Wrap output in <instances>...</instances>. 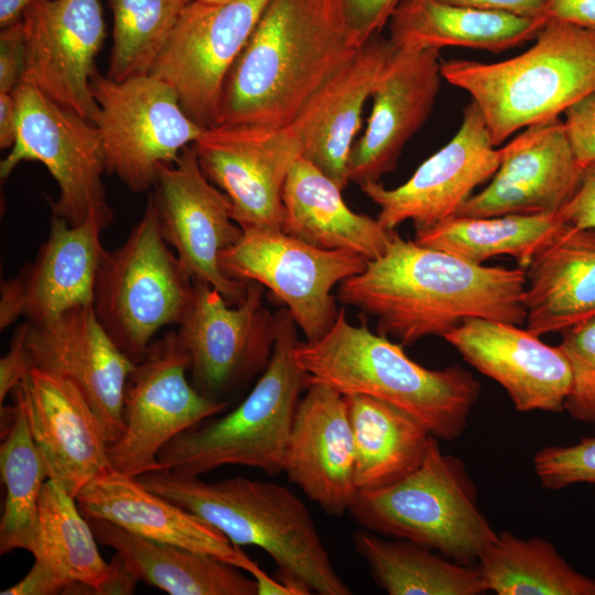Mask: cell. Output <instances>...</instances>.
I'll list each match as a JSON object with an SVG mask.
<instances>
[{"mask_svg":"<svg viewBox=\"0 0 595 595\" xmlns=\"http://www.w3.org/2000/svg\"><path fill=\"white\" fill-rule=\"evenodd\" d=\"M526 271L485 267L402 239L338 284L337 300L377 320L378 333L402 346L444 336L464 320L526 322Z\"/></svg>","mask_w":595,"mask_h":595,"instance_id":"cell-1","label":"cell"},{"mask_svg":"<svg viewBox=\"0 0 595 595\" xmlns=\"http://www.w3.org/2000/svg\"><path fill=\"white\" fill-rule=\"evenodd\" d=\"M360 47L339 0H270L224 82L214 126H289Z\"/></svg>","mask_w":595,"mask_h":595,"instance_id":"cell-2","label":"cell"},{"mask_svg":"<svg viewBox=\"0 0 595 595\" xmlns=\"http://www.w3.org/2000/svg\"><path fill=\"white\" fill-rule=\"evenodd\" d=\"M201 517L237 547L262 549L275 563V577L300 595H349L333 566L305 504L288 487L245 477L205 482L158 468L137 477Z\"/></svg>","mask_w":595,"mask_h":595,"instance_id":"cell-3","label":"cell"},{"mask_svg":"<svg viewBox=\"0 0 595 595\" xmlns=\"http://www.w3.org/2000/svg\"><path fill=\"white\" fill-rule=\"evenodd\" d=\"M294 357L307 386L323 383L343 394L380 399L416 419L437 440L462 435L480 390L464 368L428 369L400 343L349 323L344 309L323 337L299 342Z\"/></svg>","mask_w":595,"mask_h":595,"instance_id":"cell-4","label":"cell"},{"mask_svg":"<svg viewBox=\"0 0 595 595\" xmlns=\"http://www.w3.org/2000/svg\"><path fill=\"white\" fill-rule=\"evenodd\" d=\"M526 52L497 63L442 61V77L479 107L491 142L559 118L595 91V32L548 20Z\"/></svg>","mask_w":595,"mask_h":595,"instance_id":"cell-5","label":"cell"},{"mask_svg":"<svg viewBox=\"0 0 595 595\" xmlns=\"http://www.w3.org/2000/svg\"><path fill=\"white\" fill-rule=\"evenodd\" d=\"M295 322L286 309L275 315V338L261 377L232 411L182 432L159 454L161 468L197 476L227 465L284 472L289 436L306 376L296 364Z\"/></svg>","mask_w":595,"mask_h":595,"instance_id":"cell-6","label":"cell"},{"mask_svg":"<svg viewBox=\"0 0 595 595\" xmlns=\"http://www.w3.org/2000/svg\"><path fill=\"white\" fill-rule=\"evenodd\" d=\"M368 531L405 539L470 565L498 533L480 512L462 462L431 435L420 466L389 486L359 490L348 509Z\"/></svg>","mask_w":595,"mask_h":595,"instance_id":"cell-7","label":"cell"},{"mask_svg":"<svg viewBox=\"0 0 595 595\" xmlns=\"http://www.w3.org/2000/svg\"><path fill=\"white\" fill-rule=\"evenodd\" d=\"M193 286V279L162 235L149 194L143 215L128 238L106 251L95 285V314L116 345L136 363L163 326L177 324Z\"/></svg>","mask_w":595,"mask_h":595,"instance_id":"cell-8","label":"cell"},{"mask_svg":"<svg viewBox=\"0 0 595 595\" xmlns=\"http://www.w3.org/2000/svg\"><path fill=\"white\" fill-rule=\"evenodd\" d=\"M90 88L106 172L132 193L150 192L160 167L176 162L205 129L183 110L175 90L151 74L117 82L97 71Z\"/></svg>","mask_w":595,"mask_h":595,"instance_id":"cell-9","label":"cell"},{"mask_svg":"<svg viewBox=\"0 0 595 595\" xmlns=\"http://www.w3.org/2000/svg\"><path fill=\"white\" fill-rule=\"evenodd\" d=\"M190 368L188 351L176 332L153 340L134 363L123 391L125 430L108 446L115 470L138 477L161 468L159 454L170 441L227 409L226 401L190 385Z\"/></svg>","mask_w":595,"mask_h":595,"instance_id":"cell-10","label":"cell"},{"mask_svg":"<svg viewBox=\"0 0 595 595\" xmlns=\"http://www.w3.org/2000/svg\"><path fill=\"white\" fill-rule=\"evenodd\" d=\"M12 94L18 131L13 147L0 162L1 180L19 163L36 161L58 187L57 198L51 201L52 215L76 226L90 210L110 208L102 182L106 161L98 128L31 85L20 83Z\"/></svg>","mask_w":595,"mask_h":595,"instance_id":"cell-11","label":"cell"},{"mask_svg":"<svg viewBox=\"0 0 595 595\" xmlns=\"http://www.w3.org/2000/svg\"><path fill=\"white\" fill-rule=\"evenodd\" d=\"M368 260L346 250H325L282 229H244L238 242L219 257L231 279L268 288L292 315L305 342L333 326L338 311L332 290L364 271Z\"/></svg>","mask_w":595,"mask_h":595,"instance_id":"cell-12","label":"cell"},{"mask_svg":"<svg viewBox=\"0 0 595 595\" xmlns=\"http://www.w3.org/2000/svg\"><path fill=\"white\" fill-rule=\"evenodd\" d=\"M263 288L248 282L244 299L232 305L212 285L194 281L176 333L188 351L195 388L204 396L226 401L224 397L267 367L275 316L263 307Z\"/></svg>","mask_w":595,"mask_h":595,"instance_id":"cell-13","label":"cell"},{"mask_svg":"<svg viewBox=\"0 0 595 595\" xmlns=\"http://www.w3.org/2000/svg\"><path fill=\"white\" fill-rule=\"evenodd\" d=\"M270 0H193L183 10L150 74L169 84L187 116L215 125L224 82Z\"/></svg>","mask_w":595,"mask_h":595,"instance_id":"cell-14","label":"cell"},{"mask_svg":"<svg viewBox=\"0 0 595 595\" xmlns=\"http://www.w3.org/2000/svg\"><path fill=\"white\" fill-rule=\"evenodd\" d=\"M150 195L162 235L187 274L212 285L229 304H238L248 283L229 278L219 257L238 242L242 229L232 218L228 196L203 173L193 144L176 162L160 167Z\"/></svg>","mask_w":595,"mask_h":595,"instance_id":"cell-15","label":"cell"},{"mask_svg":"<svg viewBox=\"0 0 595 595\" xmlns=\"http://www.w3.org/2000/svg\"><path fill=\"white\" fill-rule=\"evenodd\" d=\"M193 148L203 173L230 199L242 230L282 229L283 186L302 156L288 126L216 125L205 128Z\"/></svg>","mask_w":595,"mask_h":595,"instance_id":"cell-16","label":"cell"},{"mask_svg":"<svg viewBox=\"0 0 595 595\" xmlns=\"http://www.w3.org/2000/svg\"><path fill=\"white\" fill-rule=\"evenodd\" d=\"M23 84L93 122L90 83L106 37L99 0H33L22 13Z\"/></svg>","mask_w":595,"mask_h":595,"instance_id":"cell-17","label":"cell"},{"mask_svg":"<svg viewBox=\"0 0 595 595\" xmlns=\"http://www.w3.org/2000/svg\"><path fill=\"white\" fill-rule=\"evenodd\" d=\"M500 149L493 144L483 113L472 100L463 110L458 131L425 160L402 185L387 188L379 182L360 186L379 207L378 221L389 230L411 220L415 230L455 216L472 192L494 176Z\"/></svg>","mask_w":595,"mask_h":595,"instance_id":"cell-18","label":"cell"},{"mask_svg":"<svg viewBox=\"0 0 595 595\" xmlns=\"http://www.w3.org/2000/svg\"><path fill=\"white\" fill-rule=\"evenodd\" d=\"M30 368L60 375L78 387L99 418L109 445L125 430L123 391L132 361L111 339L93 305H80L42 323L26 321Z\"/></svg>","mask_w":595,"mask_h":595,"instance_id":"cell-19","label":"cell"},{"mask_svg":"<svg viewBox=\"0 0 595 595\" xmlns=\"http://www.w3.org/2000/svg\"><path fill=\"white\" fill-rule=\"evenodd\" d=\"M12 392L25 414L48 479L76 498L91 479L111 468L102 424L71 380L30 368Z\"/></svg>","mask_w":595,"mask_h":595,"instance_id":"cell-20","label":"cell"},{"mask_svg":"<svg viewBox=\"0 0 595 595\" xmlns=\"http://www.w3.org/2000/svg\"><path fill=\"white\" fill-rule=\"evenodd\" d=\"M583 170L563 120L529 126L500 149L491 182L467 198L455 216L558 214L575 194Z\"/></svg>","mask_w":595,"mask_h":595,"instance_id":"cell-21","label":"cell"},{"mask_svg":"<svg viewBox=\"0 0 595 595\" xmlns=\"http://www.w3.org/2000/svg\"><path fill=\"white\" fill-rule=\"evenodd\" d=\"M479 372L497 381L521 412L564 410L572 382L569 360L528 328L480 317L443 336Z\"/></svg>","mask_w":595,"mask_h":595,"instance_id":"cell-22","label":"cell"},{"mask_svg":"<svg viewBox=\"0 0 595 595\" xmlns=\"http://www.w3.org/2000/svg\"><path fill=\"white\" fill-rule=\"evenodd\" d=\"M441 64L440 50L396 48L372 90L367 128L350 150L349 183L378 182L396 167L405 143L432 111Z\"/></svg>","mask_w":595,"mask_h":595,"instance_id":"cell-23","label":"cell"},{"mask_svg":"<svg viewBox=\"0 0 595 595\" xmlns=\"http://www.w3.org/2000/svg\"><path fill=\"white\" fill-rule=\"evenodd\" d=\"M284 473L327 515L348 512L358 488L353 432L343 393L323 383L307 386L294 414Z\"/></svg>","mask_w":595,"mask_h":595,"instance_id":"cell-24","label":"cell"},{"mask_svg":"<svg viewBox=\"0 0 595 595\" xmlns=\"http://www.w3.org/2000/svg\"><path fill=\"white\" fill-rule=\"evenodd\" d=\"M394 51L389 39L370 37L315 90L288 126L301 144L302 158L342 190L349 183L348 158L365 102Z\"/></svg>","mask_w":595,"mask_h":595,"instance_id":"cell-25","label":"cell"},{"mask_svg":"<svg viewBox=\"0 0 595 595\" xmlns=\"http://www.w3.org/2000/svg\"><path fill=\"white\" fill-rule=\"evenodd\" d=\"M87 519H100L134 534L216 556L249 573L264 571L214 526L112 467L76 496Z\"/></svg>","mask_w":595,"mask_h":595,"instance_id":"cell-26","label":"cell"},{"mask_svg":"<svg viewBox=\"0 0 595 595\" xmlns=\"http://www.w3.org/2000/svg\"><path fill=\"white\" fill-rule=\"evenodd\" d=\"M112 218L111 208L93 209L82 224L72 226L52 215L47 239L19 274L26 321L42 324L76 306L93 305L106 255L101 232Z\"/></svg>","mask_w":595,"mask_h":595,"instance_id":"cell-27","label":"cell"},{"mask_svg":"<svg viewBox=\"0 0 595 595\" xmlns=\"http://www.w3.org/2000/svg\"><path fill=\"white\" fill-rule=\"evenodd\" d=\"M526 324L538 336L595 317V229L565 225L526 270Z\"/></svg>","mask_w":595,"mask_h":595,"instance_id":"cell-28","label":"cell"},{"mask_svg":"<svg viewBox=\"0 0 595 595\" xmlns=\"http://www.w3.org/2000/svg\"><path fill=\"white\" fill-rule=\"evenodd\" d=\"M342 188L317 166L300 158L285 180L282 230L325 250H346L368 261L382 256L396 230L353 212Z\"/></svg>","mask_w":595,"mask_h":595,"instance_id":"cell-29","label":"cell"},{"mask_svg":"<svg viewBox=\"0 0 595 595\" xmlns=\"http://www.w3.org/2000/svg\"><path fill=\"white\" fill-rule=\"evenodd\" d=\"M88 520L98 543L111 548L138 581L171 595H258L252 576L216 556Z\"/></svg>","mask_w":595,"mask_h":595,"instance_id":"cell-30","label":"cell"},{"mask_svg":"<svg viewBox=\"0 0 595 595\" xmlns=\"http://www.w3.org/2000/svg\"><path fill=\"white\" fill-rule=\"evenodd\" d=\"M545 22L435 0H402L389 21V40L407 51L462 46L498 53L534 40Z\"/></svg>","mask_w":595,"mask_h":595,"instance_id":"cell-31","label":"cell"},{"mask_svg":"<svg viewBox=\"0 0 595 595\" xmlns=\"http://www.w3.org/2000/svg\"><path fill=\"white\" fill-rule=\"evenodd\" d=\"M344 396L353 432L358 491L394 484L420 466L431 434L416 419L377 398Z\"/></svg>","mask_w":595,"mask_h":595,"instance_id":"cell-32","label":"cell"},{"mask_svg":"<svg viewBox=\"0 0 595 595\" xmlns=\"http://www.w3.org/2000/svg\"><path fill=\"white\" fill-rule=\"evenodd\" d=\"M89 520L76 498L60 483L46 479L39 501L37 523L29 552L68 585L102 594L112 571L97 547Z\"/></svg>","mask_w":595,"mask_h":595,"instance_id":"cell-33","label":"cell"},{"mask_svg":"<svg viewBox=\"0 0 595 595\" xmlns=\"http://www.w3.org/2000/svg\"><path fill=\"white\" fill-rule=\"evenodd\" d=\"M565 225L559 213L453 216L432 227L415 230L414 241L474 264L507 255L527 269Z\"/></svg>","mask_w":595,"mask_h":595,"instance_id":"cell-34","label":"cell"},{"mask_svg":"<svg viewBox=\"0 0 595 595\" xmlns=\"http://www.w3.org/2000/svg\"><path fill=\"white\" fill-rule=\"evenodd\" d=\"M356 552L375 582L390 595H478L487 587L477 567L448 561L431 549L405 540H385L359 529L353 533Z\"/></svg>","mask_w":595,"mask_h":595,"instance_id":"cell-35","label":"cell"},{"mask_svg":"<svg viewBox=\"0 0 595 595\" xmlns=\"http://www.w3.org/2000/svg\"><path fill=\"white\" fill-rule=\"evenodd\" d=\"M476 566L498 595H595V580L575 571L547 540L498 533Z\"/></svg>","mask_w":595,"mask_h":595,"instance_id":"cell-36","label":"cell"},{"mask_svg":"<svg viewBox=\"0 0 595 595\" xmlns=\"http://www.w3.org/2000/svg\"><path fill=\"white\" fill-rule=\"evenodd\" d=\"M9 424L0 446V472L6 498L0 521V553L29 551L36 530L39 501L48 479L22 408H3Z\"/></svg>","mask_w":595,"mask_h":595,"instance_id":"cell-37","label":"cell"},{"mask_svg":"<svg viewBox=\"0 0 595 595\" xmlns=\"http://www.w3.org/2000/svg\"><path fill=\"white\" fill-rule=\"evenodd\" d=\"M193 0H108L113 17L106 76L121 82L150 74L183 10Z\"/></svg>","mask_w":595,"mask_h":595,"instance_id":"cell-38","label":"cell"},{"mask_svg":"<svg viewBox=\"0 0 595 595\" xmlns=\"http://www.w3.org/2000/svg\"><path fill=\"white\" fill-rule=\"evenodd\" d=\"M572 382L564 410L582 422L595 423V317L562 332Z\"/></svg>","mask_w":595,"mask_h":595,"instance_id":"cell-39","label":"cell"},{"mask_svg":"<svg viewBox=\"0 0 595 595\" xmlns=\"http://www.w3.org/2000/svg\"><path fill=\"white\" fill-rule=\"evenodd\" d=\"M533 467L547 489L576 484L595 485V436L570 446H547L538 451Z\"/></svg>","mask_w":595,"mask_h":595,"instance_id":"cell-40","label":"cell"},{"mask_svg":"<svg viewBox=\"0 0 595 595\" xmlns=\"http://www.w3.org/2000/svg\"><path fill=\"white\" fill-rule=\"evenodd\" d=\"M346 25L363 46L370 37L380 34L402 0H339Z\"/></svg>","mask_w":595,"mask_h":595,"instance_id":"cell-41","label":"cell"},{"mask_svg":"<svg viewBox=\"0 0 595 595\" xmlns=\"http://www.w3.org/2000/svg\"><path fill=\"white\" fill-rule=\"evenodd\" d=\"M564 128L578 165L595 162V91L564 112Z\"/></svg>","mask_w":595,"mask_h":595,"instance_id":"cell-42","label":"cell"},{"mask_svg":"<svg viewBox=\"0 0 595 595\" xmlns=\"http://www.w3.org/2000/svg\"><path fill=\"white\" fill-rule=\"evenodd\" d=\"M24 64V32L22 20L1 28L0 93H12L21 82Z\"/></svg>","mask_w":595,"mask_h":595,"instance_id":"cell-43","label":"cell"},{"mask_svg":"<svg viewBox=\"0 0 595 595\" xmlns=\"http://www.w3.org/2000/svg\"><path fill=\"white\" fill-rule=\"evenodd\" d=\"M559 214L566 225L595 229V162L584 167L575 194Z\"/></svg>","mask_w":595,"mask_h":595,"instance_id":"cell-44","label":"cell"},{"mask_svg":"<svg viewBox=\"0 0 595 595\" xmlns=\"http://www.w3.org/2000/svg\"><path fill=\"white\" fill-rule=\"evenodd\" d=\"M26 322L19 325L10 342L6 356L0 360V403L13 391L17 385L28 372L29 367L24 353V335Z\"/></svg>","mask_w":595,"mask_h":595,"instance_id":"cell-45","label":"cell"},{"mask_svg":"<svg viewBox=\"0 0 595 595\" xmlns=\"http://www.w3.org/2000/svg\"><path fill=\"white\" fill-rule=\"evenodd\" d=\"M68 585L44 563L36 561L29 573L1 595H55L66 594Z\"/></svg>","mask_w":595,"mask_h":595,"instance_id":"cell-46","label":"cell"},{"mask_svg":"<svg viewBox=\"0 0 595 595\" xmlns=\"http://www.w3.org/2000/svg\"><path fill=\"white\" fill-rule=\"evenodd\" d=\"M545 19L595 32V0H548Z\"/></svg>","mask_w":595,"mask_h":595,"instance_id":"cell-47","label":"cell"},{"mask_svg":"<svg viewBox=\"0 0 595 595\" xmlns=\"http://www.w3.org/2000/svg\"><path fill=\"white\" fill-rule=\"evenodd\" d=\"M444 3L480 10L506 12L516 15L545 19L548 0H435Z\"/></svg>","mask_w":595,"mask_h":595,"instance_id":"cell-48","label":"cell"},{"mask_svg":"<svg viewBox=\"0 0 595 595\" xmlns=\"http://www.w3.org/2000/svg\"><path fill=\"white\" fill-rule=\"evenodd\" d=\"M24 316V290L18 277L1 281L0 328L6 329Z\"/></svg>","mask_w":595,"mask_h":595,"instance_id":"cell-49","label":"cell"},{"mask_svg":"<svg viewBox=\"0 0 595 595\" xmlns=\"http://www.w3.org/2000/svg\"><path fill=\"white\" fill-rule=\"evenodd\" d=\"M18 131V112L12 93H0V148L11 149Z\"/></svg>","mask_w":595,"mask_h":595,"instance_id":"cell-50","label":"cell"},{"mask_svg":"<svg viewBox=\"0 0 595 595\" xmlns=\"http://www.w3.org/2000/svg\"><path fill=\"white\" fill-rule=\"evenodd\" d=\"M33 0H0V26L4 28L22 18L24 9Z\"/></svg>","mask_w":595,"mask_h":595,"instance_id":"cell-51","label":"cell"},{"mask_svg":"<svg viewBox=\"0 0 595 595\" xmlns=\"http://www.w3.org/2000/svg\"><path fill=\"white\" fill-rule=\"evenodd\" d=\"M197 1L207 2V3H224L229 0H197Z\"/></svg>","mask_w":595,"mask_h":595,"instance_id":"cell-52","label":"cell"}]
</instances>
